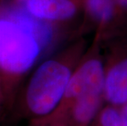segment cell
Returning a JSON list of instances; mask_svg holds the SVG:
<instances>
[{
	"instance_id": "9",
	"label": "cell",
	"mask_w": 127,
	"mask_h": 126,
	"mask_svg": "<svg viewBox=\"0 0 127 126\" xmlns=\"http://www.w3.org/2000/svg\"><path fill=\"white\" fill-rule=\"evenodd\" d=\"M117 1L121 7L127 9V0H117Z\"/></svg>"
},
{
	"instance_id": "7",
	"label": "cell",
	"mask_w": 127,
	"mask_h": 126,
	"mask_svg": "<svg viewBox=\"0 0 127 126\" xmlns=\"http://www.w3.org/2000/svg\"><path fill=\"white\" fill-rule=\"evenodd\" d=\"M94 123L95 126H127V119L120 106L107 104L102 106Z\"/></svg>"
},
{
	"instance_id": "4",
	"label": "cell",
	"mask_w": 127,
	"mask_h": 126,
	"mask_svg": "<svg viewBox=\"0 0 127 126\" xmlns=\"http://www.w3.org/2000/svg\"><path fill=\"white\" fill-rule=\"evenodd\" d=\"M104 101L121 106L127 102V56L112 61L105 67Z\"/></svg>"
},
{
	"instance_id": "1",
	"label": "cell",
	"mask_w": 127,
	"mask_h": 126,
	"mask_svg": "<svg viewBox=\"0 0 127 126\" xmlns=\"http://www.w3.org/2000/svg\"><path fill=\"white\" fill-rule=\"evenodd\" d=\"M70 59H50L38 67L25 93L26 114L33 120L50 115L58 107L74 71Z\"/></svg>"
},
{
	"instance_id": "2",
	"label": "cell",
	"mask_w": 127,
	"mask_h": 126,
	"mask_svg": "<svg viewBox=\"0 0 127 126\" xmlns=\"http://www.w3.org/2000/svg\"><path fill=\"white\" fill-rule=\"evenodd\" d=\"M35 36L17 21L0 18V71L15 80L31 69L41 52Z\"/></svg>"
},
{
	"instance_id": "11",
	"label": "cell",
	"mask_w": 127,
	"mask_h": 126,
	"mask_svg": "<svg viewBox=\"0 0 127 126\" xmlns=\"http://www.w3.org/2000/svg\"><path fill=\"white\" fill-rule=\"evenodd\" d=\"M50 126H51V125H50Z\"/></svg>"
},
{
	"instance_id": "6",
	"label": "cell",
	"mask_w": 127,
	"mask_h": 126,
	"mask_svg": "<svg viewBox=\"0 0 127 126\" xmlns=\"http://www.w3.org/2000/svg\"><path fill=\"white\" fill-rule=\"evenodd\" d=\"M4 17L17 21L24 27L28 29L35 36L42 48L47 46L53 35L52 29L45 21L40 20L21 8H15L7 11Z\"/></svg>"
},
{
	"instance_id": "10",
	"label": "cell",
	"mask_w": 127,
	"mask_h": 126,
	"mask_svg": "<svg viewBox=\"0 0 127 126\" xmlns=\"http://www.w3.org/2000/svg\"><path fill=\"white\" fill-rule=\"evenodd\" d=\"M121 111H122V113L124 114V116H125L127 119V102L121 106Z\"/></svg>"
},
{
	"instance_id": "3",
	"label": "cell",
	"mask_w": 127,
	"mask_h": 126,
	"mask_svg": "<svg viewBox=\"0 0 127 126\" xmlns=\"http://www.w3.org/2000/svg\"><path fill=\"white\" fill-rule=\"evenodd\" d=\"M105 67L101 59L90 57L82 61L71 75L58 107L48 116L31 121V126H68L70 111L78 100L91 95H103Z\"/></svg>"
},
{
	"instance_id": "5",
	"label": "cell",
	"mask_w": 127,
	"mask_h": 126,
	"mask_svg": "<svg viewBox=\"0 0 127 126\" xmlns=\"http://www.w3.org/2000/svg\"><path fill=\"white\" fill-rule=\"evenodd\" d=\"M21 7L40 20L63 21L72 17L76 6L71 0H18Z\"/></svg>"
},
{
	"instance_id": "8",
	"label": "cell",
	"mask_w": 127,
	"mask_h": 126,
	"mask_svg": "<svg viewBox=\"0 0 127 126\" xmlns=\"http://www.w3.org/2000/svg\"><path fill=\"white\" fill-rule=\"evenodd\" d=\"M86 7L92 17L102 22L108 21L114 14L113 0H87Z\"/></svg>"
}]
</instances>
